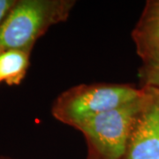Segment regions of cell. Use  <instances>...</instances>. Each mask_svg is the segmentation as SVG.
<instances>
[{
  "instance_id": "cell-1",
  "label": "cell",
  "mask_w": 159,
  "mask_h": 159,
  "mask_svg": "<svg viewBox=\"0 0 159 159\" xmlns=\"http://www.w3.org/2000/svg\"><path fill=\"white\" fill-rule=\"evenodd\" d=\"M72 6L70 1H16L0 23V53L10 50L31 51L47 29L67 17Z\"/></svg>"
},
{
  "instance_id": "cell-3",
  "label": "cell",
  "mask_w": 159,
  "mask_h": 159,
  "mask_svg": "<svg viewBox=\"0 0 159 159\" xmlns=\"http://www.w3.org/2000/svg\"><path fill=\"white\" fill-rule=\"evenodd\" d=\"M148 100L145 91L135 101L98 114L75 127L89 139L102 159H122L137 118Z\"/></svg>"
},
{
  "instance_id": "cell-8",
  "label": "cell",
  "mask_w": 159,
  "mask_h": 159,
  "mask_svg": "<svg viewBox=\"0 0 159 159\" xmlns=\"http://www.w3.org/2000/svg\"><path fill=\"white\" fill-rule=\"evenodd\" d=\"M15 3L16 1L14 0H0V23L2 22Z\"/></svg>"
},
{
  "instance_id": "cell-5",
  "label": "cell",
  "mask_w": 159,
  "mask_h": 159,
  "mask_svg": "<svg viewBox=\"0 0 159 159\" xmlns=\"http://www.w3.org/2000/svg\"><path fill=\"white\" fill-rule=\"evenodd\" d=\"M134 39L142 57L159 43V0L149 2L134 30Z\"/></svg>"
},
{
  "instance_id": "cell-2",
  "label": "cell",
  "mask_w": 159,
  "mask_h": 159,
  "mask_svg": "<svg viewBox=\"0 0 159 159\" xmlns=\"http://www.w3.org/2000/svg\"><path fill=\"white\" fill-rule=\"evenodd\" d=\"M145 95L125 85L82 86L64 94L53 109L55 118L76 126L98 114L134 102Z\"/></svg>"
},
{
  "instance_id": "cell-9",
  "label": "cell",
  "mask_w": 159,
  "mask_h": 159,
  "mask_svg": "<svg viewBox=\"0 0 159 159\" xmlns=\"http://www.w3.org/2000/svg\"><path fill=\"white\" fill-rule=\"evenodd\" d=\"M145 90L159 102V89H146Z\"/></svg>"
},
{
  "instance_id": "cell-6",
  "label": "cell",
  "mask_w": 159,
  "mask_h": 159,
  "mask_svg": "<svg viewBox=\"0 0 159 159\" xmlns=\"http://www.w3.org/2000/svg\"><path fill=\"white\" fill-rule=\"evenodd\" d=\"M29 50H10L0 53V82L19 85L29 68Z\"/></svg>"
},
{
  "instance_id": "cell-7",
  "label": "cell",
  "mask_w": 159,
  "mask_h": 159,
  "mask_svg": "<svg viewBox=\"0 0 159 159\" xmlns=\"http://www.w3.org/2000/svg\"><path fill=\"white\" fill-rule=\"evenodd\" d=\"M141 76L146 89H159V43L142 56Z\"/></svg>"
},
{
  "instance_id": "cell-4",
  "label": "cell",
  "mask_w": 159,
  "mask_h": 159,
  "mask_svg": "<svg viewBox=\"0 0 159 159\" xmlns=\"http://www.w3.org/2000/svg\"><path fill=\"white\" fill-rule=\"evenodd\" d=\"M148 95V102L132 131L124 159H159V102Z\"/></svg>"
}]
</instances>
